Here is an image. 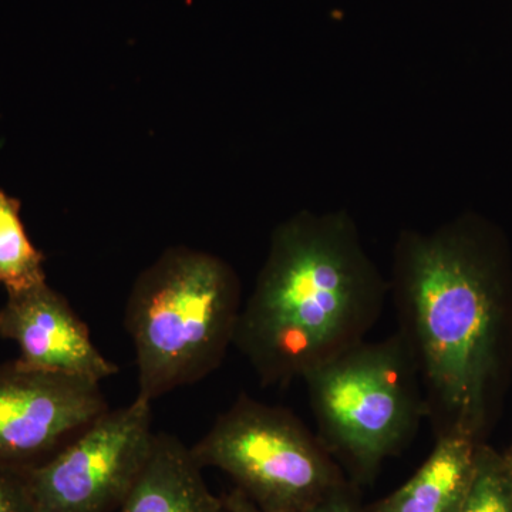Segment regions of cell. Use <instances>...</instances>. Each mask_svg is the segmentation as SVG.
<instances>
[{
	"label": "cell",
	"instance_id": "obj_1",
	"mask_svg": "<svg viewBox=\"0 0 512 512\" xmlns=\"http://www.w3.org/2000/svg\"><path fill=\"white\" fill-rule=\"evenodd\" d=\"M396 305L397 333L419 369L436 437L481 440L512 335L501 252L467 228L404 238Z\"/></svg>",
	"mask_w": 512,
	"mask_h": 512
},
{
	"label": "cell",
	"instance_id": "obj_2",
	"mask_svg": "<svg viewBox=\"0 0 512 512\" xmlns=\"http://www.w3.org/2000/svg\"><path fill=\"white\" fill-rule=\"evenodd\" d=\"M386 288L340 217L296 218L272 238L234 346L264 386L288 387L366 340Z\"/></svg>",
	"mask_w": 512,
	"mask_h": 512
},
{
	"label": "cell",
	"instance_id": "obj_3",
	"mask_svg": "<svg viewBox=\"0 0 512 512\" xmlns=\"http://www.w3.org/2000/svg\"><path fill=\"white\" fill-rule=\"evenodd\" d=\"M241 286L217 256L164 252L131 289L124 325L136 350L138 394L153 400L205 379L234 346Z\"/></svg>",
	"mask_w": 512,
	"mask_h": 512
},
{
	"label": "cell",
	"instance_id": "obj_4",
	"mask_svg": "<svg viewBox=\"0 0 512 512\" xmlns=\"http://www.w3.org/2000/svg\"><path fill=\"white\" fill-rule=\"evenodd\" d=\"M302 382L319 439L359 483L373 480L427 419L419 369L399 333L357 343Z\"/></svg>",
	"mask_w": 512,
	"mask_h": 512
},
{
	"label": "cell",
	"instance_id": "obj_5",
	"mask_svg": "<svg viewBox=\"0 0 512 512\" xmlns=\"http://www.w3.org/2000/svg\"><path fill=\"white\" fill-rule=\"evenodd\" d=\"M191 451L202 468L227 474L265 512H309L348 483L295 413L248 396L238 397Z\"/></svg>",
	"mask_w": 512,
	"mask_h": 512
},
{
	"label": "cell",
	"instance_id": "obj_6",
	"mask_svg": "<svg viewBox=\"0 0 512 512\" xmlns=\"http://www.w3.org/2000/svg\"><path fill=\"white\" fill-rule=\"evenodd\" d=\"M151 402L107 410L52 457L28 467L36 512L119 510L153 450Z\"/></svg>",
	"mask_w": 512,
	"mask_h": 512
},
{
	"label": "cell",
	"instance_id": "obj_7",
	"mask_svg": "<svg viewBox=\"0 0 512 512\" xmlns=\"http://www.w3.org/2000/svg\"><path fill=\"white\" fill-rule=\"evenodd\" d=\"M109 410L99 382L0 365V463L33 467Z\"/></svg>",
	"mask_w": 512,
	"mask_h": 512
},
{
	"label": "cell",
	"instance_id": "obj_8",
	"mask_svg": "<svg viewBox=\"0 0 512 512\" xmlns=\"http://www.w3.org/2000/svg\"><path fill=\"white\" fill-rule=\"evenodd\" d=\"M0 338L18 345L28 369L103 382L119 367L94 345L90 329L59 292L43 284L10 293L0 309Z\"/></svg>",
	"mask_w": 512,
	"mask_h": 512
},
{
	"label": "cell",
	"instance_id": "obj_9",
	"mask_svg": "<svg viewBox=\"0 0 512 512\" xmlns=\"http://www.w3.org/2000/svg\"><path fill=\"white\" fill-rule=\"evenodd\" d=\"M202 470L191 447L170 434H156L146 466L117 512H228Z\"/></svg>",
	"mask_w": 512,
	"mask_h": 512
},
{
	"label": "cell",
	"instance_id": "obj_10",
	"mask_svg": "<svg viewBox=\"0 0 512 512\" xmlns=\"http://www.w3.org/2000/svg\"><path fill=\"white\" fill-rule=\"evenodd\" d=\"M416 474L366 512H457L473 478L478 444L466 434H443Z\"/></svg>",
	"mask_w": 512,
	"mask_h": 512
},
{
	"label": "cell",
	"instance_id": "obj_11",
	"mask_svg": "<svg viewBox=\"0 0 512 512\" xmlns=\"http://www.w3.org/2000/svg\"><path fill=\"white\" fill-rule=\"evenodd\" d=\"M43 261L20 220L19 201L0 190V286L10 295L46 284Z\"/></svg>",
	"mask_w": 512,
	"mask_h": 512
},
{
	"label": "cell",
	"instance_id": "obj_12",
	"mask_svg": "<svg viewBox=\"0 0 512 512\" xmlns=\"http://www.w3.org/2000/svg\"><path fill=\"white\" fill-rule=\"evenodd\" d=\"M457 512H512V464L481 441L476 467Z\"/></svg>",
	"mask_w": 512,
	"mask_h": 512
},
{
	"label": "cell",
	"instance_id": "obj_13",
	"mask_svg": "<svg viewBox=\"0 0 512 512\" xmlns=\"http://www.w3.org/2000/svg\"><path fill=\"white\" fill-rule=\"evenodd\" d=\"M0 512H36L28 467L0 463Z\"/></svg>",
	"mask_w": 512,
	"mask_h": 512
},
{
	"label": "cell",
	"instance_id": "obj_14",
	"mask_svg": "<svg viewBox=\"0 0 512 512\" xmlns=\"http://www.w3.org/2000/svg\"><path fill=\"white\" fill-rule=\"evenodd\" d=\"M309 512H366L349 483L340 485Z\"/></svg>",
	"mask_w": 512,
	"mask_h": 512
},
{
	"label": "cell",
	"instance_id": "obj_15",
	"mask_svg": "<svg viewBox=\"0 0 512 512\" xmlns=\"http://www.w3.org/2000/svg\"><path fill=\"white\" fill-rule=\"evenodd\" d=\"M224 500L228 512H265L258 505L252 503L247 495L238 490V488H234Z\"/></svg>",
	"mask_w": 512,
	"mask_h": 512
},
{
	"label": "cell",
	"instance_id": "obj_16",
	"mask_svg": "<svg viewBox=\"0 0 512 512\" xmlns=\"http://www.w3.org/2000/svg\"><path fill=\"white\" fill-rule=\"evenodd\" d=\"M505 456H507L508 460H510V463L512 464V446L510 448V451H508V453L505 454Z\"/></svg>",
	"mask_w": 512,
	"mask_h": 512
}]
</instances>
